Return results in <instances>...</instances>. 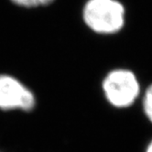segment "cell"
I'll return each instance as SVG.
<instances>
[{
	"label": "cell",
	"mask_w": 152,
	"mask_h": 152,
	"mask_svg": "<svg viewBox=\"0 0 152 152\" xmlns=\"http://www.w3.org/2000/svg\"><path fill=\"white\" fill-rule=\"evenodd\" d=\"M124 7L115 0H89L83 18L90 28L98 33H114L124 24Z\"/></svg>",
	"instance_id": "6da1fadb"
},
{
	"label": "cell",
	"mask_w": 152,
	"mask_h": 152,
	"mask_svg": "<svg viewBox=\"0 0 152 152\" xmlns=\"http://www.w3.org/2000/svg\"><path fill=\"white\" fill-rule=\"evenodd\" d=\"M103 89L113 105L126 107L136 100L139 93V85L133 72L127 70H115L106 76Z\"/></svg>",
	"instance_id": "7a4b0ae2"
},
{
	"label": "cell",
	"mask_w": 152,
	"mask_h": 152,
	"mask_svg": "<svg viewBox=\"0 0 152 152\" xmlns=\"http://www.w3.org/2000/svg\"><path fill=\"white\" fill-rule=\"evenodd\" d=\"M35 104L34 95L17 79L0 75V109L28 111Z\"/></svg>",
	"instance_id": "3957f363"
},
{
	"label": "cell",
	"mask_w": 152,
	"mask_h": 152,
	"mask_svg": "<svg viewBox=\"0 0 152 152\" xmlns=\"http://www.w3.org/2000/svg\"><path fill=\"white\" fill-rule=\"evenodd\" d=\"M144 109L147 116L152 122V85L146 92L145 99H144Z\"/></svg>",
	"instance_id": "277c9868"
},
{
	"label": "cell",
	"mask_w": 152,
	"mask_h": 152,
	"mask_svg": "<svg viewBox=\"0 0 152 152\" xmlns=\"http://www.w3.org/2000/svg\"><path fill=\"white\" fill-rule=\"evenodd\" d=\"M12 2L22 7H38L42 5H47L52 0H11Z\"/></svg>",
	"instance_id": "5b68a950"
},
{
	"label": "cell",
	"mask_w": 152,
	"mask_h": 152,
	"mask_svg": "<svg viewBox=\"0 0 152 152\" xmlns=\"http://www.w3.org/2000/svg\"><path fill=\"white\" fill-rule=\"evenodd\" d=\"M147 152H152V142L149 144V146H148V148Z\"/></svg>",
	"instance_id": "8992f818"
},
{
	"label": "cell",
	"mask_w": 152,
	"mask_h": 152,
	"mask_svg": "<svg viewBox=\"0 0 152 152\" xmlns=\"http://www.w3.org/2000/svg\"><path fill=\"white\" fill-rule=\"evenodd\" d=\"M0 152H2V151H0Z\"/></svg>",
	"instance_id": "52a82bcc"
}]
</instances>
